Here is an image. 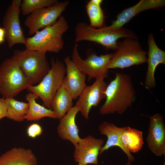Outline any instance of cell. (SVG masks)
<instances>
[{"label":"cell","mask_w":165,"mask_h":165,"mask_svg":"<svg viewBox=\"0 0 165 165\" xmlns=\"http://www.w3.org/2000/svg\"><path fill=\"white\" fill-rule=\"evenodd\" d=\"M30 85L16 61L6 59L0 66V94L4 98H13Z\"/></svg>","instance_id":"8992f818"},{"label":"cell","mask_w":165,"mask_h":165,"mask_svg":"<svg viewBox=\"0 0 165 165\" xmlns=\"http://www.w3.org/2000/svg\"><path fill=\"white\" fill-rule=\"evenodd\" d=\"M86 7L90 20L89 25L94 28L103 27L104 16L101 5L94 3L91 0L87 3Z\"/></svg>","instance_id":"cb8c5ba5"},{"label":"cell","mask_w":165,"mask_h":165,"mask_svg":"<svg viewBox=\"0 0 165 165\" xmlns=\"http://www.w3.org/2000/svg\"><path fill=\"white\" fill-rule=\"evenodd\" d=\"M75 43L83 41L96 42L104 47L106 50H116L118 47L117 40L126 37L137 39V36L132 31L121 28L114 30L103 26L96 28L90 27L84 22L77 24L75 28Z\"/></svg>","instance_id":"7a4b0ae2"},{"label":"cell","mask_w":165,"mask_h":165,"mask_svg":"<svg viewBox=\"0 0 165 165\" xmlns=\"http://www.w3.org/2000/svg\"><path fill=\"white\" fill-rule=\"evenodd\" d=\"M38 97L35 94L29 92L26 95L29 104L28 112L25 116L27 121H38L42 118L47 117L56 119L54 112L38 104L36 100Z\"/></svg>","instance_id":"44dd1931"},{"label":"cell","mask_w":165,"mask_h":165,"mask_svg":"<svg viewBox=\"0 0 165 165\" xmlns=\"http://www.w3.org/2000/svg\"><path fill=\"white\" fill-rule=\"evenodd\" d=\"M104 142L103 139H97L90 135L81 138L74 146L73 156L75 161L82 165L98 164V156Z\"/></svg>","instance_id":"7c38bea8"},{"label":"cell","mask_w":165,"mask_h":165,"mask_svg":"<svg viewBox=\"0 0 165 165\" xmlns=\"http://www.w3.org/2000/svg\"><path fill=\"white\" fill-rule=\"evenodd\" d=\"M148 68L145 84L147 88H152L156 86L154 74L156 68L160 64H165V52L156 45L152 34L148 36Z\"/></svg>","instance_id":"2e32d148"},{"label":"cell","mask_w":165,"mask_h":165,"mask_svg":"<svg viewBox=\"0 0 165 165\" xmlns=\"http://www.w3.org/2000/svg\"><path fill=\"white\" fill-rule=\"evenodd\" d=\"M42 129L41 126L37 123L30 125L27 129V133L28 136L34 138L40 136L42 133Z\"/></svg>","instance_id":"484cf974"},{"label":"cell","mask_w":165,"mask_h":165,"mask_svg":"<svg viewBox=\"0 0 165 165\" xmlns=\"http://www.w3.org/2000/svg\"><path fill=\"white\" fill-rule=\"evenodd\" d=\"M78 165H81V164H78Z\"/></svg>","instance_id":"4dcf8cb0"},{"label":"cell","mask_w":165,"mask_h":165,"mask_svg":"<svg viewBox=\"0 0 165 165\" xmlns=\"http://www.w3.org/2000/svg\"><path fill=\"white\" fill-rule=\"evenodd\" d=\"M165 5L164 0H141L135 5L127 8L119 14L109 28L119 29L138 13L144 10L161 7Z\"/></svg>","instance_id":"e0dca14e"},{"label":"cell","mask_w":165,"mask_h":165,"mask_svg":"<svg viewBox=\"0 0 165 165\" xmlns=\"http://www.w3.org/2000/svg\"><path fill=\"white\" fill-rule=\"evenodd\" d=\"M125 165H133L131 163V162L128 161Z\"/></svg>","instance_id":"f546056e"},{"label":"cell","mask_w":165,"mask_h":165,"mask_svg":"<svg viewBox=\"0 0 165 165\" xmlns=\"http://www.w3.org/2000/svg\"><path fill=\"white\" fill-rule=\"evenodd\" d=\"M125 128L126 127H119L113 123L105 121L99 125L98 130L101 134L105 135L107 138L105 144L100 150L99 155L111 147L116 146L120 148L126 154L128 161L131 162L134 161V157L124 146L121 141V135Z\"/></svg>","instance_id":"9a60e30c"},{"label":"cell","mask_w":165,"mask_h":165,"mask_svg":"<svg viewBox=\"0 0 165 165\" xmlns=\"http://www.w3.org/2000/svg\"><path fill=\"white\" fill-rule=\"evenodd\" d=\"M68 28L65 18L60 16L54 24L37 31L32 37L26 38L25 47L30 50L58 53L64 48L62 36Z\"/></svg>","instance_id":"3957f363"},{"label":"cell","mask_w":165,"mask_h":165,"mask_svg":"<svg viewBox=\"0 0 165 165\" xmlns=\"http://www.w3.org/2000/svg\"><path fill=\"white\" fill-rule=\"evenodd\" d=\"M107 86L104 79L99 78L92 85L86 86L82 92L75 105L86 119H88L91 108L97 107L106 98L105 91Z\"/></svg>","instance_id":"8fae6325"},{"label":"cell","mask_w":165,"mask_h":165,"mask_svg":"<svg viewBox=\"0 0 165 165\" xmlns=\"http://www.w3.org/2000/svg\"><path fill=\"white\" fill-rule=\"evenodd\" d=\"M106 101L99 109L100 114H123L136 99V91L130 76L117 72L105 91Z\"/></svg>","instance_id":"6da1fadb"},{"label":"cell","mask_w":165,"mask_h":165,"mask_svg":"<svg viewBox=\"0 0 165 165\" xmlns=\"http://www.w3.org/2000/svg\"><path fill=\"white\" fill-rule=\"evenodd\" d=\"M116 51L112 56L106 68L109 69H123L133 65L142 64L147 61L146 53L141 48L137 39L125 38L118 42Z\"/></svg>","instance_id":"52a82bcc"},{"label":"cell","mask_w":165,"mask_h":165,"mask_svg":"<svg viewBox=\"0 0 165 165\" xmlns=\"http://www.w3.org/2000/svg\"><path fill=\"white\" fill-rule=\"evenodd\" d=\"M46 53L26 49L14 50L12 57L17 62L30 85L39 83L50 70Z\"/></svg>","instance_id":"277c9868"},{"label":"cell","mask_w":165,"mask_h":165,"mask_svg":"<svg viewBox=\"0 0 165 165\" xmlns=\"http://www.w3.org/2000/svg\"><path fill=\"white\" fill-rule=\"evenodd\" d=\"M51 63L50 70L41 81L37 85H29L27 89L41 99L43 106L50 109L52 100L62 84L66 73L64 62L52 57Z\"/></svg>","instance_id":"5b68a950"},{"label":"cell","mask_w":165,"mask_h":165,"mask_svg":"<svg viewBox=\"0 0 165 165\" xmlns=\"http://www.w3.org/2000/svg\"><path fill=\"white\" fill-rule=\"evenodd\" d=\"M36 157L29 149L14 148L0 156V165H37Z\"/></svg>","instance_id":"d6986e66"},{"label":"cell","mask_w":165,"mask_h":165,"mask_svg":"<svg viewBox=\"0 0 165 165\" xmlns=\"http://www.w3.org/2000/svg\"><path fill=\"white\" fill-rule=\"evenodd\" d=\"M79 112L76 106L75 105L72 107L60 119L57 127L59 137L62 139L71 142L74 146L79 142L81 138L79 136V130L75 121L76 115Z\"/></svg>","instance_id":"ac0fdd59"},{"label":"cell","mask_w":165,"mask_h":165,"mask_svg":"<svg viewBox=\"0 0 165 165\" xmlns=\"http://www.w3.org/2000/svg\"><path fill=\"white\" fill-rule=\"evenodd\" d=\"M121 138L123 145L130 152H137L141 149L144 144L142 131L126 126Z\"/></svg>","instance_id":"7402d4cb"},{"label":"cell","mask_w":165,"mask_h":165,"mask_svg":"<svg viewBox=\"0 0 165 165\" xmlns=\"http://www.w3.org/2000/svg\"><path fill=\"white\" fill-rule=\"evenodd\" d=\"M7 107L6 117L17 122H22L28 109V103L20 101L13 98H5Z\"/></svg>","instance_id":"603a6c76"},{"label":"cell","mask_w":165,"mask_h":165,"mask_svg":"<svg viewBox=\"0 0 165 165\" xmlns=\"http://www.w3.org/2000/svg\"><path fill=\"white\" fill-rule=\"evenodd\" d=\"M87 54L86 58L84 59H82L79 53L78 45L75 44L72 50V60L83 74L88 75L89 81L93 78H108V71L106 66L112 53L99 56L93 52H89Z\"/></svg>","instance_id":"ba28073f"},{"label":"cell","mask_w":165,"mask_h":165,"mask_svg":"<svg viewBox=\"0 0 165 165\" xmlns=\"http://www.w3.org/2000/svg\"><path fill=\"white\" fill-rule=\"evenodd\" d=\"M5 31L3 28L0 27V44L4 42L5 40Z\"/></svg>","instance_id":"83f0119b"},{"label":"cell","mask_w":165,"mask_h":165,"mask_svg":"<svg viewBox=\"0 0 165 165\" xmlns=\"http://www.w3.org/2000/svg\"><path fill=\"white\" fill-rule=\"evenodd\" d=\"M69 3L68 0L58 1L51 6L32 12L27 17L24 22L25 26L28 29V34L31 35L40 29L56 23Z\"/></svg>","instance_id":"9c48e42d"},{"label":"cell","mask_w":165,"mask_h":165,"mask_svg":"<svg viewBox=\"0 0 165 165\" xmlns=\"http://www.w3.org/2000/svg\"><path fill=\"white\" fill-rule=\"evenodd\" d=\"M22 1L12 0L3 18V28L9 48L16 44H25L26 38L21 27L19 18Z\"/></svg>","instance_id":"30bf717a"},{"label":"cell","mask_w":165,"mask_h":165,"mask_svg":"<svg viewBox=\"0 0 165 165\" xmlns=\"http://www.w3.org/2000/svg\"><path fill=\"white\" fill-rule=\"evenodd\" d=\"M146 141L148 148L155 156H165V126L163 117L159 113L150 117Z\"/></svg>","instance_id":"4fadbf2b"},{"label":"cell","mask_w":165,"mask_h":165,"mask_svg":"<svg viewBox=\"0 0 165 165\" xmlns=\"http://www.w3.org/2000/svg\"><path fill=\"white\" fill-rule=\"evenodd\" d=\"M73 98L63 83L57 92L51 103V109L56 119H60L72 107Z\"/></svg>","instance_id":"ffe728a7"},{"label":"cell","mask_w":165,"mask_h":165,"mask_svg":"<svg viewBox=\"0 0 165 165\" xmlns=\"http://www.w3.org/2000/svg\"><path fill=\"white\" fill-rule=\"evenodd\" d=\"M57 1V0H23L21 2L20 10L23 15H29L36 10L51 6Z\"/></svg>","instance_id":"d4e9b609"},{"label":"cell","mask_w":165,"mask_h":165,"mask_svg":"<svg viewBox=\"0 0 165 165\" xmlns=\"http://www.w3.org/2000/svg\"><path fill=\"white\" fill-rule=\"evenodd\" d=\"M94 3L99 5H100L102 2V0H91Z\"/></svg>","instance_id":"f1b7e54d"},{"label":"cell","mask_w":165,"mask_h":165,"mask_svg":"<svg viewBox=\"0 0 165 165\" xmlns=\"http://www.w3.org/2000/svg\"><path fill=\"white\" fill-rule=\"evenodd\" d=\"M7 107L5 98L2 97L0 98V120L6 117Z\"/></svg>","instance_id":"4316f807"},{"label":"cell","mask_w":165,"mask_h":165,"mask_svg":"<svg viewBox=\"0 0 165 165\" xmlns=\"http://www.w3.org/2000/svg\"><path fill=\"white\" fill-rule=\"evenodd\" d=\"M66 67V75L63 84L72 96L73 100H76L86 86V76L83 74L69 57L64 59Z\"/></svg>","instance_id":"5bb4252c"}]
</instances>
